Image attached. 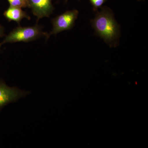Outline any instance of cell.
Returning <instances> with one entry per match:
<instances>
[{
	"instance_id": "obj_8",
	"label": "cell",
	"mask_w": 148,
	"mask_h": 148,
	"mask_svg": "<svg viewBox=\"0 0 148 148\" xmlns=\"http://www.w3.org/2000/svg\"><path fill=\"white\" fill-rule=\"evenodd\" d=\"M90 3L93 6L94 11H98L99 8L101 7L102 5L108 0H89Z\"/></svg>"
},
{
	"instance_id": "obj_9",
	"label": "cell",
	"mask_w": 148,
	"mask_h": 148,
	"mask_svg": "<svg viewBox=\"0 0 148 148\" xmlns=\"http://www.w3.org/2000/svg\"><path fill=\"white\" fill-rule=\"evenodd\" d=\"M4 34V30L3 28L0 25V38L3 36Z\"/></svg>"
},
{
	"instance_id": "obj_1",
	"label": "cell",
	"mask_w": 148,
	"mask_h": 148,
	"mask_svg": "<svg viewBox=\"0 0 148 148\" xmlns=\"http://www.w3.org/2000/svg\"><path fill=\"white\" fill-rule=\"evenodd\" d=\"M91 22L98 36L111 47L116 46L120 37V28L110 9L107 7L102 8Z\"/></svg>"
},
{
	"instance_id": "obj_3",
	"label": "cell",
	"mask_w": 148,
	"mask_h": 148,
	"mask_svg": "<svg viewBox=\"0 0 148 148\" xmlns=\"http://www.w3.org/2000/svg\"><path fill=\"white\" fill-rule=\"evenodd\" d=\"M27 90L17 87L9 86L3 80L0 79V110L11 103L18 101L30 94Z\"/></svg>"
},
{
	"instance_id": "obj_5",
	"label": "cell",
	"mask_w": 148,
	"mask_h": 148,
	"mask_svg": "<svg viewBox=\"0 0 148 148\" xmlns=\"http://www.w3.org/2000/svg\"><path fill=\"white\" fill-rule=\"evenodd\" d=\"M28 1L29 7L38 19L49 17L53 12L52 0H28Z\"/></svg>"
},
{
	"instance_id": "obj_4",
	"label": "cell",
	"mask_w": 148,
	"mask_h": 148,
	"mask_svg": "<svg viewBox=\"0 0 148 148\" xmlns=\"http://www.w3.org/2000/svg\"><path fill=\"white\" fill-rule=\"evenodd\" d=\"M78 14V11L73 10L67 11L56 16L52 20L53 28L51 32L48 34L49 37L51 35H56L60 32L71 29L73 27Z\"/></svg>"
},
{
	"instance_id": "obj_7",
	"label": "cell",
	"mask_w": 148,
	"mask_h": 148,
	"mask_svg": "<svg viewBox=\"0 0 148 148\" xmlns=\"http://www.w3.org/2000/svg\"><path fill=\"white\" fill-rule=\"evenodd\" d=\"M10 4V6L24 8L29 7L28 0H7Z\"/></svg>"
},
{
	"instance_id": "obj_6",
	"label": "cell",
	"mask_w": 148,
	"mask_h": 148,
	"mask_svg": "<svg viewBox=\"0 0 148 148\" xmlns=\"http://www.w3.org/2000/svg\"><path fill=\"white\" fill-rule=\"evenodd\" d=\"M3 14L9 21H15L18 24L24 18L30 19V16L22 9L19 8L10 6L4 12Z\"/></svg>"
},
{
	"instance_id": "obj_2",
	"label": "cell",
	"mask_w": 148,
	"mask_h": 148,
	"mask_svg": "<svg viewBox=\"0 0 148 148\" xmlns=\"http://www.w3.org/2000/svg\"><path fill=\"white\" fill-rule=\"evenodd\" d=\"M45 37H49L48 34L43 32L42 27L38 25L32 27H18L14 29L0 44L7 43L29 42Z\"/></svg>"
},
{
	"instance_id": "obj_10",
	"label": "cell",
	"mask_w": 148,
	"mask_h": 148,
	"mask_svg": "<svg viewBox=\"0 0 148 148\" xmlns=\"http://www.w3.org/2000/svg\"><path fill=\"white\" fill-rule=\"evenodd\" d=\"M138 1H144V0H138Z\"/></svg>"
},
{
	"instance_id": "obj_11",
	"label": "cell",
	"mask_w": 148,
	"mask_h": 148,
	"mask_svg": "<svg viewBox=\"0 0 148 148\" xmlns=\"http://www.w3.org/2000/svg\"><path fill=\"white\" fill-rule=\"evenodd\" d=\"M66 1H67V0H66Z\"/></svg>"
}]
</instances>
